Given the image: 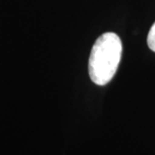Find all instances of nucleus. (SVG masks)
I'll list each match as a JSON object with an SVG mask.
<instances>
[{"label": "nucleus", "mask_w": 155, "mask_h": 155, "mask_svg": "<svg viewBox=\"0 0 155 155\" xmlns=\"http://www.w3.org/2000/svg\"><path fill=\"white\" fill-rule=\"evenodd\" d=\"M122 53L117 34L107 32L97 38L89 57V76L97 85H105L116 73Z\"/></svg>", "instance_id": "obj_1"}, {"label": "nucleus", "mask_w": 155, "mask_h": 155, "mask_svg": "<svg viewBox=\"0 0 155 155\" xmlns=\"http://www.w3.org/2000/svg\"><path fill=\"white\" fill-rule=\"evenodd\" d=\"M147 43L149 48L152 51L155 52V22L152 25V27L150 28V31L148 33V37H147Z\"/></svg>", "instance_id": "obj_2"}]
</instances>
